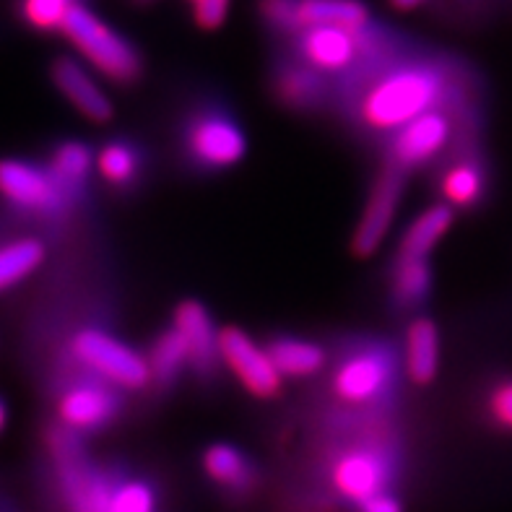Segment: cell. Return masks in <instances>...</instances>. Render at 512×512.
Here are the masks:
<instances>
[{"label":"cell","mask_w":512,"mask_h":512,"mask_svg":"<svg viewBox=\"0 0 512 512\" xmlns=\"http://www.w3.org/2000/svg\"><path fill=\"white\" fill-rule=\"evenodd\" d=\"M445 78L432 65H406L383 76L359 102V115L375 130H398L429 110H437Z\"/></svg>","instance_id":"6da1fadb"},{"label":"cell","mask_w":512,"mask_h":512,"mask_svg":"<svg viewBox=\"0 0 512 512\" xmlns=\"http://www.w3.org/2000/svg\"><path fill=\"white\" fill-rule=\"evenodd\" d=\"M60 32L102 76L125 84L141 73V55H138L136 47L81 3H76L68 11Z\"/></svg>","instance_id":"7a4b0ae2"},{"label":"cell","mask_w":512,"mask_h":512,"mask_svg":"<svg viewBox=\"0 0 512 512\" xmlns=\"http://www.w3.org/2000/svg\"><path fill=\"white\" fill-rule=\"evenodd\" d=\"M260 13L268 24L292 34L312 26L364 29L370 19L362 0H260Z\"/></svg>","instance_id":"3957f363"},{"label":"cell","mask_w":512,"mask_h":512,"mask_svg":"<svg viewBox=\"0 0 512 512\" xmlns=\"http://www.w3.org/2000/svg\"><path fill=\"white\" fill-rule=\"evenodd\" d=\"M73 354L84 367L97 372L102 380L120 388L136 390L151 380L149 359L125 346L123 341L102 331H81L73 338Z\"/></svg>","instance_id":"277c9868"},{"label":"cell","mask_w":512,"mask_h":512,"mask_svg":"<svg viewBox=\"0 0 512 512\" xmlns=\"http://www.w3.org/2000/svg\"><path fill=\"white\" fill-rule=\"evenodd\" d=\"M221 359L253 396L273 398L281 390L284 375L273 362L271 351L255 344L240 328L221 331Z\"/></svg>","instance_id":"5b68a950"},{"label":"cell","mask_w":512,"mask_h":512,"mask_svg":"<svg viewBox=\"0 0 512 512\" xmlns=\"http://www.w3.org/2000/svg\"><path fill=\"white\" fill-rule=\"evenodd\" d=\"M403 188H406V177H403V167L390 164L380 172L375 188H372L364 214L357 224V232L351 237V250L359 258H370L377 253V247L383 245L385 234L390 232V224L398 214V203L403 198Z\"/></svg>","instance_id":"8992f818"},{"label":"cell","mask_w":512,"mask_h":512,"mask_svg":"<svg viewBox=\"0 0 512 512\" xmlns=\"http://www.w3.org/2000/svg\"><path fill=\"white\" fill-rule=\"evenodd\" d=\"M393 479V463L383 450L357 448L349 450L333 463L331 484L344 500L357 502L359 507L377 494L388 492Z\"/></svg>","instance_id":"52a82bcc"},{"label":"cell","mask_w":512,"mask_h":512,"mask_svg":"<svg viewBox=\"0 0 512 512\" xmlns=\"http://www.w3.org/2000/svg\"><path fill=\"white\" fill-rule=\"evenodd\" d=\"M393 383V357L385 349H364L338 367L333 385L349 403H370Z\"/></svg>","instance_id":"ba28073f"},{"label":"cell","mask_w":512,"mask_h":512,"mask_svg":"<svg viewBox=\"0 0 512 512\" xmlns=\"http://www.w3.org/2000/svg\"><path fill=\"white\" fill-rule=\"evenodd\" d=\"M364 29L344 26H312L297 34V50L310 68L320 73H338L359 58L364 47Z\"/></svg>","instance_id":"9c48e42d"},{"label":"cell","mask_w":512,"mask_h":512,"mask_svg":"<svg viewBox=\"0 0 512 512\" xmlns=\"http://www.w3.org/2000/svg\"><path fill=\"white\" fill-rule=\"evenodd\" d=\"M190 154L206 167H232L245 156V136L242 130L224 115L195 117L188 128Z\"/></svg>","instance_id":"30bf717a"},{"label":"cell","mask_w":512,"mask_h":512,"mask_svg":"<svg viewBox=\"0 0 512 512\" xmlns=\"http://www.w3.org/2000/svg\"><path fill=\"white\" fill-rule=\"evenodd\" d=\"M0 193L16 206L45 211V214L55 211L63 201V185L55 180L52 172L16 159L0 162Z\"/></svg>","instance_id":"8fae6325"},{"label":"cell","mask_w":512,"mask_h":512,"mask_svg":"<svg viewBox=\"0 0 512 512\" xmlns=\"http://www.w3.org/2000/svg\"><path fill=\"white\" fill-rule=\"evenodd\" d=\"M450 120L440 110H429L396 130L393 159L398 167H419L435 159L450 141Z\"/></svg>","instance_id":"7c38bea8"},{"label":"cell","mask_w":512,"mask_h":512,"mask_svg":"<svg viewBox=\"0 0 512 512\" xmlns=\"http://www.w3.org/2000/svg\"><path fill=\"white\" fill-rule=\"evenodd\" d=\"M175 331L188 349L190 367L198 375H211L221 359V333L201 302H182L175 310Z\"/></svg>","instance_id":"4fadbf2b"},{"label":"cell","mask_w":512,"mask_h":512,"mask_svg":"<svg viewBox=\"0 0 512 512\" xmlns=\"http://www.w3.org/2000/svg\"><path fill=\"white\" fill-rule=\"evenodd\" d=\"M52 81L60 89L68 102L76 107L81 115H86L94 123H107L112 117V102L104 94L102 86L91 78L84 65L73 58H60L52 63Z\"/></svg>","instance_id":"5bb4252c"},{"label":"cell","mask_w":512,"mask_h":512,"mask_svg":"<svg viewBox=\"0 0 512 512\" xmlns=\"http://www.w3.org/2000/svg\"><path fill=\"white\" fill-rule=\"evenodd\" d=\"M117 411V396L104 383L73 385L60 401L63 422L78 432H94L110 422Z\"/></svg>","instance_id":"9a60e30c"},{"label":"cell","mask_w":512,"mask_h":512,"mask_svg":"<svg viewBox=\"0 0 512 512\" xmlns=\"http://www.w3.org/2000/svg\"><path fill=\"white\" fill-rule=\"evenodd\" d=\"M440 370V333L437 325L419 318L409 325L406 333V372L416 385H427Z\"/></svg>","instance_id":"2e32d148"},{"label":"cell","mask_w":512,"mask_h":512,"mask_svg":"<svg viewBox=\"0 0 512 512\" xmlns=\"http://www.w3.org/2000/svg\"><path fill=\"white\" fill-rule=\"evenodd\" d=\"M450 224H453V208L445 203H437V206L422 211L403 234L398 258H427L437 242L448 234Z\"/></svg>","instance_id":"e0dca14e"},{"label":"cell","mask_w":512,"mask_h":512,"mask_svg":"<svg viewBox=\"0 0 512 512\" xmlns=\"http://www.w3.org/2000/svg\"><path fill=\"white\" fill-rule=\"evenodd\" d=\"M268 351L284 377H310L325 364V351L302 338H276Z\"/></svg>","instance_id":"ac0fdd59"},{"label":"cell","mask_w":512,"mask_h":512,"mask_svg":"<svg viewBox=\"0 0 512 512\" xmlns=\"http://www.w3.org/2000/svg\"><path fill=\"white\" fill-rule=\"evenodd\" d=\"M203 468H206L208 479L227 489H245L253 479L250 463L232 445H211L203 455Z\"/></svg>","instance_id":"d6986e66"},{"label":"cell","mask_w":512,"mask_h":512,"mask_svg":"<svg viewBox=\"0 0 512 512\" xmlns=\"http://www.w3.org/2000/svg\"><path fill=\"white\" fill-rule=\"evenodd\" d=\"M442 195L450 206H474L484 195V169L476 162H458L442 177Z\"/></svg>","instance_id":"ffe728a7"},{"label":"cell","mask_w":512,"mask_h":512,"mask_svg":"<svg viewBox=\"0 0 512 512\" xmlns=\"http://www.w3.org/2000/svg\"><path fill=\"white\" fill-rule=\"evenodd\" d=\"M432 286L427 258H398L396 273H393V294L398 305L414 307L424 302Z\"/></svg>","instance_id":"44dd1931"},{"label":"cell","mask_w":512,"mask_h":512,"mask_svg":"<svg viewBox=\"0 0 512 512\" xmlns=\"http://www.w3.org/2000/svg\"><path fill=\"white\" fill-rule=\"evenodd\" d=\"M45 258V250L37 240H19L13 245L0 247V289L26 279L29 273L37 271V266Z\"/></svg>","instance_id":"7402d4cb"},{"label":"cell","mask_w":512,"mask_h":512,"mask_svg":"<svg viewBox=\"0 0 512 512\" xmlns=\"http://www.w3.org/2000/svg\"><path fill=\"white\" fill-rule=\"evenodd\" d=\"M185 364H190L188 349H185V341H182V336L175 328L156 338V344L151 346L149 357L151 377H154V380H159V383H172V380L180 375Z\"/></svg>","instance_id":"603a6c76"},{"label":"cell","mask_w":512,"mask_h":512,"mask_svg":"<svg viewBox=\"0 0 512 512\" xmlns=\"http://www.w3.org/2000/svg\"><path fill=\"white\" fill-rule=\"evenodd\" d=\"M91 164H94V156H91L89 146L84 143L71 141L63 143L55 156H52V175L55 180L65 188H71V185H81V182L89 177Z\"/></svg>","instance_id":"cb8c5ba5"},{"label":"cell","mask_w":512,"mask_h":512,"mask_svg":"<svg viewBox=\"0 0 512 512\" xmlns=\"http://www.w3.org/2000/svg\"><path fill=\"white\" fill-rule=\"evenodd\" d=\"M97 167L102 177L112 185H128L138 175V154L133 146L123 141L107 143L97 156Z\"/></svg>","instance_id":"d4e9b609"},{"label":"cell","mask_w":512,"mask_h":512,"mask_svg":"<svg viewBox=\"0 0 512 512\" xmlns=\"http://www.w3.org/2000/svg\"><path fill=\"white\" fill-rule=\"evenodd\" d=\"M110 512H159L156 492L141 479H120Z\"/></svg>","instance_id":"484cf974"},{"label":"cell","mask_w":512,"mask_h":512,"mask_svg":"<svg viewBox=\"0 0 512 512\" xmlns=\"http://www.w3.org/2000/svg\"><path fill=\"white\" fill-rule=\"evenodd\" d=\"M279 91L286 102L310 104L320 97L323 84H320V78L315 76V68H312V71H307V68H289V71L281 76Z\"/></svg>","instance_id":"4316f807"},{"label":"cell","mask_w":512,"mask_h":512,"mask_svg":"<svg viewBox=\"0 0 512 512\" xmlns=\"http://www.w3.org/2000/svg\"><path fill=\"white\" fill-rule=\"evenodd\" d=\"M76 6V0H24V19L32 26L50 32V29H60L68 16V11Z\"/></svg>","instance_id":"83f0119b"},{"label":"cell","mask_w":512,"mask_h":512,"mask_svg":"<svg viewBox=\"0 0 512 512\" xmlns=\"http://www.w3.org/2000/svg\"><path fill=\"white\" fill-rule=\"evenodd\" d=\"M229 8H232V0H195V26H201L203 32H216V29L224 26V21H227Z\"/></svg>","instance_id":"f1b7e54d"},{"label":"cell","mask_w":512,"mask_h":512,"mask_svg":"<svg viewBox=\"0 0 512 512\" xmlns=\"http://www.w3.org/2000/svg\"><path fill=\"white\" fill-rule=\"evenodd\" d=\"M489 414L497 427L512 432V380H502L500 385H494L492 396H489Z\"/></svg>","instance_id":"f546056e"},{"label":"cell","mask_w":512,"mask_h":512,"mask_svg":"<svg viewBox=\"0 0 512 512\" xmlns=\"http://www.w3.org/2000/svg\"><path fill=\"white\" fill-rule=\"evenodd\" d=\"M362 512H403V507L396 497H390V494L385 492V494H377V497H372V500L364 502Z\"/></svg>","instance_id":"4dcf8cb0"},{"label":"cell","mask_w":512,"mask_h":512,"mask_svg":"<svg viewBox=\"0 0 512 512\" xmlns=\"http://www.w3.org/2000/svg\"><path fill=\"white\" fill-rule=\"evenodd\" d=\"M424 0H390V6L396 8V11H414V8L422 6Z\"/></svg>","instance_id":"1f68e13d"},{"label":"cell","mask_w":512,"mask_h":512,"mask_svg":"<svg viewBox=\"0 0 512 512\" xmlns=\"http://www.w3.org/2000/svg\"><path fill=\"white\" fill-rule=\"evenodd\" d=\"M6 419H8V414H6V406H3V403H0V429L6 427Z\"/></svg>","instance_id":"d6a6232c"},{"label":"cell","mask_w":512,"mask_h":512,"mask_svg":"<svg viewBox=\"0 0 512 512\" xmlns=\"http://www.w3.org/2000/svg\"><path fill=\"white\" fill-rule=\"evenodd\" d=\"M138 3H149V0H138Z\"/></svg>","instance_id":"836d02e7"},{"label":"cell","mask_w":512,"mask_h":512,"mask_svg":"<svg viewBox=\"0 0 512 512\" xmlns=\"http://www.w3.org/2000/svg\"><path fill=\"white\" fill-rule=\"evenodd\" d=\"M190 3H195V0H190Z\"/></svg>","instance_id":"e575fe53"}]
</instances>
